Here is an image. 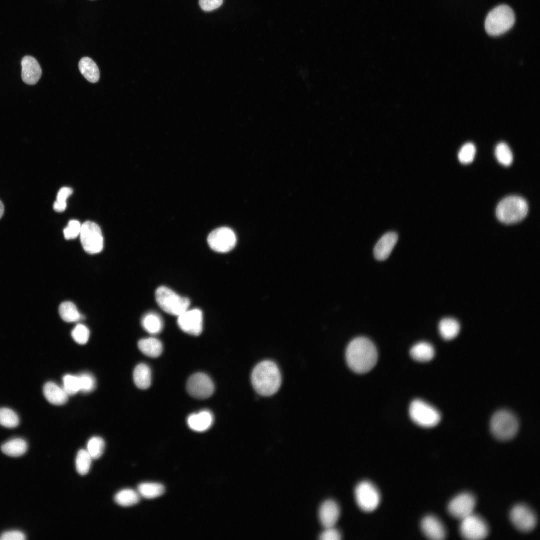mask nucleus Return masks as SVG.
Returning a JSON list of instances; mask_svg holds the SVG:
<instances>
[{"instance_id": "f257e3e1", "label": "nucleus", "mask_w": 540, "mask_h": 540, "mask_svg": "<svg viewBox=\"0 0 540 540\" xmlns=\"http://www.w3.org/2000/svg\"><path fill=\"white\" fill-rule=\"evenodd\" d=\"M378 358L376 348L368 338L358 337L353 340L346 350V360L355 372L364 374L376 366Z\"/></svg>"}, {"instance_id": "f03ea898", "label": "nucleus", "mask_w": 540, "mask_h": 540, "mask_svg": "<svg viewBox=\"0 0 540 540\" xmlns=\"http://www.w3.org/2000/svg\"><path fill=\"white\" fill-rule=\"evenodd\" d=\"M251 380L255 390L262 396H270L279 390L281 374L278 366L272 361L264 360L254 368Z\"/></svg>"}, {"instance_id": "7ed1b4c3", "label": "nucleus", "mask_w": 540, "mask_h": 540, "mask_svg": "<svg viewBox=\"0 0 540 540\" xmlns=\"http://www.w3.org/2000/svg\"><path fill=\"white\" fill-rule=\"evenodd\" d=\"M526 200L518 196H510L503 199L498 204L496 214L501 222L513 224L522 221L528 212Z\"/></svg>"}, {"instance_id": "20e7f679", "label": "nucleus", "mask_w": 540, "mask_h": 540, "mask_svg": "<svg viewBox=\"0 0 540 540\" xmlns=\"http://www.w3.org/2000/svg\"><path fill=\"white\" fill-rule=\"evenodd\" d=\"M515 20L514 13L509 6H499L488 14L485 22L486 30L492 36L502 35L513 26Z\"/></svg>"}, {"instance_id": "39448f33", "label": "nucleus", "mask_w": 540, "mask_h": 540, "mask_svg": "<svg viewBox=\"0 0 540 540\" xmlns=\"http://www.w3.org/2000/svg\"><path fill=\"white\" fill-rule=\"evenodd\" d=\"M490 428L492 434L496 438L500 440H508L516 434L518 430V422L512 413L502 410L493 416Z\"/></svg>"}, {"instance_id": "423d86ee", "label": "nucleus", "mask_w": 540, "mask_h": 540, "mask_svg": "<svg viewBox=\"0 0 540 540\" xmlns=\"http://www.w3.org/2000/svg\"><path fill=\"white\" fill-rule=\"evenodd\" d=\"M156 301L166 312L179 316L188 310L190 302L188 298L180 296L170 288L162 286L156 292Z\"/></svg>"}, {"instance_id": "0eeeda50", "label": "nucleus", "mask_w": 540, "mask_h": 540, "mask_svg": "<svg viewBox=\"0 0 540 540\" xmlns=\"http://www.w3.org/2000/svg\"><path fill=\"white\" fill-rule=\"evenodd\" d=\"M410 414L416 424L424 428L436 426L440 422L441 417L436 410L420 400H416L412 403Z\"/></svg>"}, {"instance_id": "6e6552de", "label": "nucleus", "mask_w": 540, "mask_h": 540, "mask_svg": "<svg viewBox=\"0 0 540 540\" xmlns=\"http://www.w3.org/2000/svg\"><path fill=\"white\" fill-rule=\"evenodd\" d=\"M80 240L84 250L90 254L100 252L104 248V238L100 226L88 221L82 225Z\"/></svg>"}, {"instance_id": "1a4fd4ad", "label": "nucleus", "mask_w": 540, "mask_h": 540, "mask_svg": "<svg viewBox=\"0 0 540 540\" xmlns=\"http://www.w3.org/2000/svg\"><path fill=\"white\" fill-rule=\"evenodd\" d=\"M355 497L360 508L366 512H372L378 506L380 494L372 483L364 481L360 483L355 490Z\"/></svg>"}, {"instance_id": "9d476101", "label": "nucleus", "mask_w": 540, "mask_h": 540, "mask_svg": "<svg viewBox=\"0 0 540 540\" xmlns=\"http://www.w3.org/2000/svg\"><path fill=\"white\" fill-rule=\"evenodd\" d=\"M460 520V532L464 538L480 540L488 536V525L479 516L472 514Z\"/></svg>"}, {"instance_id": "9b49d317", "label": "nucleus", "mask_w": 540, "mask_h": 540, "mask_svg": "<svg viewBox=\"0 0 540 540\" xmlns=\"http://www.w3.org/2000/svg\"><path fill=\"white\" fill-rule=\"evenodd\" d=\"M208 242L215 252L225 253L232 250L236 243V238L232 230L226 227L216 229L208 236Z\"/></svg>"}, {"instance_id": "f8f14e48", "label": "nucleus", "mask_w": 540, "mask_h": 540, "mask_svg": "<svg viewBox=\"0 0 540 540\" xmlns=\"http://www.w3.org/2000/svg\"><path fill=\"white\" fill-rule=\"evenodd\" d=\"M188 394L198 399H206L214 391V386L211 378L206 374L198 372L192 376L186 384Z\"/></svg>"}, {"instance_id": "ddd939ff", "label": "nucleus", "mask_w": 540, "mask_h": 540, "mask_svg": "<svg viewBox=\"0 0 540 540\" xmlns=\"http://www.w3.org/2000/svg\"><path fill=\"white\" fill-rule=\"evenodd\" d=\"M510 519L518 530L524 532L532 531L535 528L537 521L534 512L522 504L517 505L512 510Z\"/></svg>"}, {"instance_id": "4468645a", "label": "nucleus", "mask_w": 540, "mask_h": 540, "mask_svg": "<svg viewBox=\"0 0 540 540\" xmlns=\"http://www.w3.org/2000/svg\"><path fill=\"white\" fill-rule=\"evenodd\" d=\"M476 504V499L472 494H461L450 502L448 511L452 516L462 520L474 514Z\"/></svg>"}, {"instance_id": "2eb2a0df", "label": "nucleus", "mask_w": 540, "mask_h": 540, "mask_svg": "<svg viewBox=\"0 0 540 540\" xmlns=\"http://www.w3.org/2000/svg\"><path fill=\"white\" fill-rule=\"evenodd\" d=\"M178 324L184 332L194 336L201 334L203 329V314L199 309L188 310L178 316Z\"/></svg>"}, {"instance_id": "dca6fc26", "label": "nucleus", "mask_w": 540, "mask_h": 540, "mask_svg": "<svg viewBox=\"0 0 540 540\" xmlns=\"http://www.w3.org/2000/svg\"><path fill=\"white\" fill-rule=\"evenodd\" d=\"M23 82L28 85L36 84L42 74V68L37 60L32 56H26L22 60Z\"/></svg>"}, {"instance_id": "f3484780", "label": "nucleus", "mask_w": 540, "mask_h": 540, "mask_svg": "<svg viewBox=\"0 0 540 540\" xmlns=\"http://www.w3.org/2000/svg\"><path fill=\"white\" fill-rule=\"evenodd\" d=\"M340 516V507L334 500H326L320 506L318 516L320 523L325 528L334 527Z\"/></svg>"}, {"instance_id": "a211bd4d", "label": "nucleus", "mask_w": 540, "mask_h": 540, "mask_svg": "<svg viewBox=\"0 0 540 540\" xmlns=\"http://www.w3.org/2000/svg\"><path fill=\"white\" fill-rule=\"evenodd\" d=\"M420 526L424 535L429 539L440 540L446 536L444 525L435 516H429L425 517L421 522Z\"/></svg>"}, {"instance_id": "6ab92c4d", "label": "nucleus", "mask_w": 540, "mask_h": 540, "mask_svg": "<svg viewBox=\"0 0 540 540\" xmlns=\"http://www.w3.org/2000/svg\"><path fill=\"white\" fill-rule=\"evenodd\" d=\"M396 233L390 232L384 234L376 243L374 250L375 258L378 260H384L392 253L398 240Z\"/></svg>"}, {"instance_id": "aec40b11", "label": "nucleus", "mask_w": 540, "mask_h": 540, "mask_svg": "<svg viewBox=\"0 0 540 540\" xmlns=\"http://www.w3.org/2000/svg\"><path fill=\"white\" fill-rule=\"evenodd\" d=\"M188 424L192 430L204 432L208 430L214 422L212 414L208 410H202L193 414L188 418Z\"/></svg>"}, {"instance_id": "412c9836", "label": "nucleus", "mask_w": 540, "mask_h": 540, "mask_svg": "<svg viewBox=\"0 0 540 540\" xmlns=\"http://www.w3.org/2000/svg\"><path fill=\"white\" fill-rule=\"evenodd\" d=\"M43 392L46 398L51 404L61 406L68 402V395L64 388L54 382L46 383Z\"/></svg>"}, {"instance_id": "4be33fe9", "label": "nucleus", "mask_w": 540, "mask_h": 540, "mask_svg": "<svg viewBox=\"0 0 540 540\" xmlns=\"http://www.w3.org/2000/svg\"><path fill=\"white\" fill-rule=\"evenodd\" d=\"M82 74L89 82H97L100 79V70L96 62L88 57L82 58L79 62Z\"/></svg>"}, {"instance_id": "5701e85b", "label": "nucleus", "mask_w": 540, "mask_h": 540, "mask_svg": "<svg viewBox=\"0 0 540 540\" xmlns=\"http://www.w3.org/2000/svg\"><path fill=\"white\" fill-rule=\"evenodd\" d=\"M133 378L138 388L142 390L149 388L152 384V372L150 367L144 364H138L134 371Z\"/></svg>"}, {"instance_id": "b1692460", "label": "nucleus", "mask_w": 540, "mask_h": 540, "mask_svg": "<svg viewBox=\"0 0 540 540\" xmlns=\"http://www.w3.org/2000/svg\"><path fill=\"white\" fill-rule=\"evenodd\" d=\"M140 350L146 356L156 358L162 354L163 350L162 343L154 338H149L140 340L138 343Z\"/></svg>"}, {"instance_id": "393cba45", "label": "nucleus", "mask_w": 540, "mask_h": 540, "mask_svg": "<svg viewBox=\"0 0 540 540\" xmlns=\"http://www.w3.org/2000/svg\"><path fill=\"white\" fill-rule=\"evenodd\" d=\"M27 450L26 442L21 438L10 440L1 446V450L4 454L12 457L22 456L26 452Z\"/></svg>"}, {"instance_id": "a878e982", "label": "nucleus", "mask_w": 540, "mask_h": 540, "mask_svg": "<svg viewBox=\"0 0 540 540\" xmlns=\"http://www.w3.org/2000/svg\"><path fill=\"white\" fill-rule=\"evenodd\" d=\"M412 358L420 362H426L432 360L434 356V347L426 342H419L414 345L410 351Z\"/></svg>"}, {"instance_id": "bb28decb", "label": "nucleus", "mask_w": 540, "mask_h": 540, "mask_svg": "<svg viewBox=\"0 0 540 540\" xmlns=\"http://www.w3.org/2000/svg\"><path fill=\"white\" fill-rule=\"evenodd\" d=\"M439 330L444 339L451 340L458 334L460 331V325L458 321L454 318H444L440 322Z\"/></svg>"}, {"instance_id": "cd10ccee", "label": "nucleus", "mask_w": 540, "mask_h": 540, "mask_svg": "<svg viewBox=\"0 0 540 540\" xmlns=\"http://www.w3.org/2000/svg\"><path fill=\"white\" fill-rule=\"evenodd\" d=\"M144 328L152 334H156L160 332L164 328V322L161 317L157 314L150 312L146 314L142 320Z\"/></svg>"}, {"instance_id": "c85d7f7f", "label": "nucleus", "mask_w": 540, "mask_h": 540, "mask_svg": "<svg viewBox=\"0 0 540 540\" xmlns=\"http://www.w3.org/2000/svg\"><path fill=\"white\" fill-rule=\"evenodd\" d=\"M138 490L140 496L146 499H153L162 496L165 488L160 484L144 482L138 486Z\"/></svg>"}, {"instance_id": "c756f323", "label": "nucleus", "mask_w": 540, "mask_h": 540, "mask_svg": "<svg viewBox=\"0 0 540 540\" xmlns=\"http://www.w3.org/2000/svg\"><path fill=\"white\" fill-rule=\"evenodd\" d=\"M140 495L132 489H125L119 492L115 496L116 502L122 506H130L139 502Z\"/></svg>"}, {"instance_id": "7c9ffc66", "label": "nucleus", "mask_w": 540, "mask_h": 540, "mask_svg": "<svg viewBox=\"0 0 540 540\" xmlns=\"http://www.w3.org/2000/svg\"><path fill=\"white\" fill-rule=\"evenodd\" d=\"M59 313L62 318L68 322H76L82 318L76 305L70 302H66L60 304Z\"/></svg>"}, {"instance_id": "2f4dec72", "label": "nucleus", "mask_w": 540, "mask_h": 540, "mask_svg": "<svg viewBox=\"0 0 540 540\" xmlns=\"http://www.w3.org/2000/svg\"><path fill=\"white\" fill-rule=\"evenodd\" d=\"M92 458L86 450H80L78 453L76 466L78 472L82 476L86 474L91 467Z\"/></svg>"}, {"instance_id": "473e14b6", "label": "nucleus", "mask_w": 540, "mask_h": 540, "mask_svg": "<svg viewBox=\"0 0 540 540\" xmlns=\"http://www.w3.org/2000/svg\"><path fill=\"white\" fill-rule=\"evenodd\" d=\"M19 424V417L13 410L6 408H0V425L11 428H16Z\"/></svg>"}, {"instance_id": "72a5a7b5", "label": "nucleus", "mask_w": 540, "mask_h": 540, "mask_svg": "<svg viewBox=\"0 0 540 540\" xmlns=\"http://www.w3.org/2000/svg\"><path fill=\"white\" fill-rule=\"evenodd\" d=\"M104 448V440L100 437L94 436L88 440L86 450L93 460H97L102 455Z\"/></svg>"}, {"instance_id": "f704fd0d", "label": "nucleus", "mask_w": 540, "mask_h": 540, "mask_svg": "<svg viewBox=\"0 0 540 540\" xmlns=\"http://www.w3.org/2000/svg\"><path fill=\"white\" fill-rule=\"evenodd\" d=\"M496 156L498 161L504 166H510L513 160V156L509 146L504 142L499 144L496 147Z\"/></svg>"}, {"instance_id": "c9c22d12", "label": "nucleus", "mask_w": 540, "mask_h": 540, "mask_svg": "<svg viewBox=\"0 0 540 540\" xmlns=\"http://www.w3.org/2000/svg\"><path fill=\"white\" fill-rule=\"evenodd\" d=\"M62 388L69 396H73L80 392L78 376L68 374L62 379Z\"/></svg>"}, {"instance_id": "e433bc0d", "label": "nucleus", "mask_w": 540, "mask_h": 540, "mask_svg": "<svg viewBox=\"0 0 540 540\" xmlns=\"http://www.w3.org/2000/svg\"><path fill=\"white\" fill-rule=\"evenodd\" d=\"M80 384V392L89 393L96 388V381L94 377L90 373L84 372L78 376Z\"/></svg>"}, {"instance_id": "4c0bfd02", "label": "nucleus", "mask_w": 540, "mask_h": 540, "mask_svg": "<svg viewBox=\"0 0 540 540\" xmlns=\"http://www.w3.org/2000/svg\"><path fill=\"white\" fill-rule=\"evenodd\" d=\"M476 152V149L474 144H466L462 148L458 153V159L462 164H470L473 161Z\"/></svg>"}, {"instance_id": "58836bf2", "label": "nucleus", "mask_w": 540, "mask_h": 540, "mask_svg": "<svg viewBox=\"0 0 540 540\" xmlns=\"http://www.w3.org/2000/svg\"><path fill=\"white\" fill-rule=\"evenodd\" d=\"M88 328L83 324L77 325L72 332V336L76 342L80 344H86L90 338Z\"/></svg>"}, {"instance_id": "ea45409f", "label": "nucleus", "mask_w": 540, "mask_h": 540, "mask_svg": "<svg viewBox=\"0 0 540 540\" xmlns=\"http://www.w3.org/2000/svg\"><path fill=\"white\" fill-rule=\"evenodd\" d=\"M81 228L82 226L78 221L70 220L68 226L64 230L65 238L68 240L77 238L80 234Z\"/></svg>"}, {"instance_id": "a19ab883", "label": "nucleus", "mask_w": 540, "mask_h": 540, "mask_svg": "<svg viewBox=\"0 0 540 540\" xmlns=\"http://www.w3.org/2000/svg\"><path fill=\"white\" fill-rule=\"evenodd\" d=\"M320 539L322 540H338L341 539V534L334 527L326 528L320 536Z\"/></svg>"}, {"instance_id": "79ce46f5", "label": "nucleus", "mask_w": 540, "mask_h": 540, "mask_svg": "<svg viewBox=\"0 0 540 540\" xmlns=\"http://www.w3.org/2000/svg\"><path fill=\"white\" fill-rule=\"evenodd\" d=\"M26 536L19 530H10L3 532L0 536V540H24Z\"/></svg>"}, {"instance_id": "37998d69", "label": "nucleus", "mask_w": 540, "mask_h": 540, "mask_svg": "<svg viewBox=\"0 0 540 540\" xmlns=\"http://www.w3.org/2000/svg\"><path fill=\"white\" fill-rule=\"evenodd\" d=\"M224 0H200L201 8L206 12H210L218 8Z\"/></svg>"}, {"instance_id": "c03bdc74", "label": "nucleus", "mask_w": 540, "mask_h": 540, "mask_svg": "<svg viewBox=\"0 0 540 540\" xmlns=\"http://www.w3.org/2000/svg\"><path fill=\"white\" fill-rule=\"evenodd\" d=\"M73 190L70 188L64 187L62 188L58 192L56 200L63 203H66V200L72 194Z\"/></svg>"}, {"instance_id": "a18cd8bd", "label": "nucleus", "mask_w": 540, "mask_h": 540, "mask_svg": "<svg viewBox=\"0 0 540 540\" xmlns=\"http://www.w3.org/2000/svg\"><path fill=\"white\" fill-rule=\"evenodd\" d=\"M66 203L60 202L57 201L54 204V209L57 212H62L66 208Z\"/></svg>"}, {"instance_id": "49530a36", "label": "nucleus", "mask_w": 540, "mask_h": 540, "mask_svg": "<svg viewBox=\"0 0 540 540\" xmlns=\"http://www.w3.org/2000/svg\"><path fill=\"white\" fill-rule=\"evenodd\" d=\"M4 212V206L2 202L0 200V220L3 216Z\"/></svg>"}, {"instance_id": "de8ad7c7", "label": "nucleus", "mask_w": 540, "mask_h": 540, "mask_svg": "<svg viewBox=\"0 0 540 540\" xmlns=\"http://www.w3.org/2000/svg\"></svg>"}]
</instances>
